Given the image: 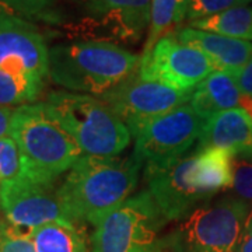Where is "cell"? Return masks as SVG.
<instances>
[{
    "mask_svg": "<svg viewBox=\"0 0 252 252\" xmlns=\"http://www.w3.org/2000/svg\"><path fill=\"white\" fill-rule=\"evenodd\" d=\"M143 175L164 220H182L219 192L231 189L233 154L221 149H196Z\"/></svg>",
    "mask_w": 252,
    "mask_h": 252,
    "instance_id": "6da1fadb",
    "label": "cell"
},
{
    "mask_svg": "<svg viewBox=\"0 0 252 252\" xmlns=\"http://www.w3.org/2000/svg\"><path fill=\"white\" fill-rule=\"evenodd\" d=\"M140 170L133 156H81L58 187L67 219L74 224H98L132 196Z\"/></svg>",
    "mask_w": 252,
    "mask_h": 252,
    "instance_id": "7a4b0ae2",
    "label": "cell"
},
{
    "mask_svg": "<svg viewBox=\"0 0 252 252\" xmlns=\"http://www.w3.org/2000/svg\"><path fill=\"white\" fill-rule=\"evenodd\" d=\"M140 56L105 41L49 48V79L66 91L99 97L139 70Z\"/></svg>",
    "mask_w": 252,
    "mask_h": 252,
    "instance_id": "3957f363",
    "label": "cell"
},
{
    "mask_svg": "<svg viewBox=\"0 0 252 252\" xmlns=\"http://www.w3.org/2000/svg\"><path fill=\"white\" fill-rule=\"evenodd\" d=\"M10 137L17 144L20 174L36 182L55 184L83 156L72 137L49 117L44 104L14 109Z\"/></svg>",
    "mask_w": 252,
    "mask_h": 252,
    "instance_id": "277c9868",
    "label": "cell"
},
{
    "mask_svg": "<svg viewBox=\"0 0 252 252\" xmlns=\"http://www.w3.org/2000/svg\"><path fill=\"white\" fill-rule=\"evenodd\" d=\"M44 105L49 117L79 146L83 156L115 157L130 143L127 126L99 97L54 91Z\"/></svg>",
    "mask_w": 252,
    "mask_h": 252,
    "instance_id": "5b68a950",
    "label": "cell"
},
{
    "mask_svg": "<svg viewBox=\"0 0 252 252\" xmlns=\"http://www.w3.org/2000/svg\"><path fill=\"white\" fill-rule=\"evenodd\" d=\"M251 207L234 195L198 207L165 238L171 252H235Z\"/></svg>",
    "mask_w": 252,
    "mask_h": 252,
    "instance_id": "8992f818",
    "label": "cell"
},
{
    "mask_svg": "<svg viewBox=\"0 0 252 252\" xmlns=\"http://www.w3.org/2000/svg\"><path fill=\"white\" fill-rule=\"evenodd\" d=\"M167 221L146 189L132 195L94 225L91 252H164L160 230Z\"/></svg>",
    "mask_w": 252,
    "mask_h": 252,
    "instance_id": "52a82bcc",
    "label": "cell"
},
{
    "mask_svg": "<svg viewBox=\"0 0 252 252\" xmlns=\"http://www.w3.org/2000/svg\"><path fill=\"white\" fill-rule=\"evenodd\" d=\"M203 119L190 104H184L144 124L135 135L133 157L143 172L165 167L188 154L198 143Z\"/></svg>",
    "mask_w": 252,
    "mask_h": 252,
    "instance_id": "ba28073f",
    "label": "cell"
},
{
    "mask_svg": "<svg viewBox=\"0 0 252 252\" xmlns=\"http://www.w3.org/2000/svg\"><path fill=\"white\" fill-rule=\"evenodd\" d=\"M79 14L76 30L89 41L135 44L149 28L152 0H66Z\"/></svg>",
    "mask_w": 252,
    "mask_h": 252,
    "instance_id": "9c48e42d",
    "label": "cell"
},
{
    "mask_svg": "<svg viewBox=\"0 0 252 252\" xmlns=\"http://www.w3.org/2000/svg\"><path fill=\"white\" fill-rule=\"evenodd\" d=\"M193 91H180L160 81L133 73L99 98L117 115L133 136L149 121L188 104Z\"/></svg>",
    "mask_w": 252,
    "mask_h": 252,
    "instance_id": "30bf717a",
    "label": "cell"
},
{
    "mask_svg": "<svg viewBox=\"0 0 252 252\" xmlns=\"http://www.w3.org/2000/svg\"><path fill=\"white\" fill-rule=\"evenodd\" d=\"M0 209L7 224L30 233L48 223H72L63 210L58 187L18 174L0 187Z\"/></svg>",
    "mask_w": 252,
    "mask_h": 252,
    "instance_id": "8fae6325",
    "label": "cell"
},
{
    "mask_svg": "<svg viewBox=\"0 0 252 252\" xmlns=\"http://www.w3.org/2000/svg\"><path fill=\"white\" fill-rule=\"evenodd\" d=\"M215 66L203 52L182 44L177 36H164L150 54L140 58L137 73L147 80L160 81L180 91H193Z\"/></svg>",
    "mask_w": 252,
    "mask_h": 252,
    "instance_id": "7c38bea8",
    "label": "cell"
},
{
    "mask_svg": "<svg viewBox=\"0 0 252 252\" xmlns=\"http://www.w3.org/2000/svg\"><path fill=\"white\" fill-rule=\"evenodd\" d=\"M0 69L49 77V48L45 38L28 20L0 9Z\"/></svg>",
    "mask_w": 252,
    "mask_h": 252,
    "instance_id": "4fadbf2b",
    "label": "cell"
},
{
    "mask_svg": "<svg viewBox=\"0 0 252 252\" xmlns=\"http://www.w3.org/2000/svg\"><path fill=\"white\" fill-rule=\"evenodd\" d=\"M196 149H221L233 156L252 153V117L243 108L210 117L203 122Z\"/></svg>",
    "mask_w": 252,
    "mask_h": 252,
    "instance_id": "5bb4252c",
    "label": "cell"
},
{
    "mask_svg": "<svg viewBox=\"0 0 252 252\" xmlns=\"http://www.w3.org/2000/svg\"><path fill=\"white\" fill-rule=\"evenodd\" d=\"M174 35L182 44L193 46L206 55L216 70L235 74L252 58V42L219 35L192 27L178 28Z\"/></svg>",
    "mask_w": 252,
    "mask_h": 252,
    "instance_id": "9a60e30c",
    "label": "cell"
},
{
    "mask_svg": "<svg viewBox=\"0 0 252 252\" xmlns=\"http://www.w3.org/2000/svg\"><path fill=\"white\" fill-rule=\"evenodd\" d=\"M244 99L234 74L215 70L193 90L189 104L205 122L221 111L243 108Z\"/></svg>",
    "mask_w": 252,
    "mask_h": 252,
    "instance_id": "2e32d148",
    "label": "cell"
},
{
    "mask_svg": "<svg viewBox=\"0 0 252 252\" xmlns=\"http://www.w3.org/2000/svg\"><path fill=\"white\" fill-rule=\"evenodd\" d=\"M36 252H91L86 237L74 223H48L31 230Z\"/></svg>",
    "mask_w": 252,
    "mask_h": 252,
    "instance_id": "e0dca14e",
    "label": "cell"
},
{
    "mask_svg": "<svg viewBox=\"0 0 252 252\" xmlns=\"http://www.w3.org/2000/svg\"><path fill=\"white\" fill-rule=\"evenodd\" d=\"M189 27L252 42V7L238 6L189 23Z\"/></svg>",
    "mask_w": 252,
    "mask_h": 252,
    "instance_id": "ac0fdd59",
    "label": "cell"
},
{
    "mask_svg": "<svg viewBox=\"0 0 252 252\" xmlns=\"http://www.w3.org/2000/svg\"><path fill=\"white\" fill-rule=\"evenodd\" d=\"M44 89V80L24 73L0 69V105L18 108L34 104Z\"/></svg>",
    "mask_w": 252,
    "mask_h": 252,
    "instance_id": "d6986e66",
    "label": "cell"
},
{
    "mask_svg": "<svg viewBox=\"0 0 252 252\" xmlns=\"http://www.w3.org/2000/svg\"><path fill=\"white\" fill-rule=\"evenodd\" d=\"M175 26H178L177 0H152L147 36L140 58L150 54L156 44L164 36L171 35L172 28Z\"/></svg>",
    "mask_w": 252,
    "mask_h": 252,
    "instance_id": "ffe728a7",
    "label": "cell"
},
{
    "mask_svg": "<svg viewBox=\"0 0 252 252\" xmlns=\"http://www.w3.org/2000/svg\"><path fill=\"white\" fill-rule=\"evenodd\" d=\"M234 196L252 203V153L233 156V185Z\"/></svg>",
    "mask_w": 252,
    "mask_h": 252,
    "instance_id": "44dd1931",
    "label": "cell"
},
{
    "mask_svg": "<svg viewBox=\"0 0 252 252\" xmlns=\"http://www.w3.org/2000/svg\"><path fill=\"white\" fill-rule=\"evenodd\" d=\"M245 0H190L187 11V23H193L196 20L210 17L238 6H247Z\"/></svg>",
    "mask_w": 252,
    "mask_h": 252,
    "instance_id": "7402d4cb",
    "label": "cell"
},
{
    "mask_svg": "<svg viewBox=\"0 0 252 252\" xmlns=\"http://www.w3.org/2000/svg\"><path fill=\"white\" fill-rule=\"evenodd\" d=\"M55 0H0V9H4L26 20L45 18Z\"/></svg>",
    "mask_w": 252,
    "mask_h": 252,
    "instance_id": "603a6c76",
    "label": "cell"
},
{
    "mask_svg": "<svg viewBox=\"0 0 252 252\" xmlns=\"http://www.w3.org/2000/svg\"><path fill=\"white\" fill-rule=\"evenodd\" d=\"M20 174V154L11 137L0 139V187Z\"/></svg>",
    "mask_w": 252,
    "mask_h": 252,
    "instance_id": "cb8c5ba5",
    "label": "cell"
},
{
    "mask_svg": "<svg viewBox=\"0 0 252 252\" xmlns=\"http://www.w3.org/2000/svg\"><path fill=\"white\" fill-rule=\"evenodd\" d=\"M0 252H36L28 233L7 224L4 238L0 244Z\"/></svg>",
    "mask_w": 252,
    "mask_h": 252,
    "instance_id": "d4e9b609",
    "label": "cell"
},
{
    "mask_svg": "<svg viewBox=\"0 0 252 252\" xmlns=\"http://www.w3.org/2000/svg\"><path fill=\"white\" fill-rule=\"evenodd\" d=\"M234 77L244 95L252 98V58L240 72L235 73Z\"/></svg>",
    "mask_w": 252,
    "mask_h": 252,
    "instance_id": "484cf974",
    "label": "cell"
},
{
    "mask_svg": "<svg viewBox=\"0 0 252 252\" xmlns=\"http://www.w3.org/2000/svg\"><path fill=\"white\" fill-rule=\"evenodd\" d=\"M235 252H252V209L245 220L243 234Z\"/></svg>",
    "mask_w": 252,
    "mask_h": 252,
    "instance_id": "4316f807",
    "label": "cell"
},
{
    "mask_svg": "<svg viewBox=\"0 0 252 252\" xmlns=\"http://www.w3.org/2000/svg\"><path fill=\"white\" fill-rule=\"evenodd\" d=\"M14 109L16 108L0 105V139L10 137L11 135V122H13Z\"/></svg>",
    "mask_w": 252,
    "mask_h": 252,
    "instance_id": "83f0119b",
    "label": "cell"
},
{
    "mask_svg": "<svg viewBox=\"0 0 252 252\" xmlns=\"http://www.w3.org/2000/svg\"><path fill=\"white\" fill-rule=\"evenodd\" d=\"M190 0H177V20H178V26H181L185 18H187V11Z\"/></svg>",
    "mask_w": 252,
    "mask_h": 252,
    "instance_id": "f1b7e54d",
    "label": "cell"
},
{
    "mask_svg": "<svg viewBox=\"0 0 252 252\" xmlns=\"http://www.w3.org/2000/svg\"><path fill=\"white\" fill-rule=\"evenodd\" d=\"M6 228H7V224H6V223H3V221L0 220V244H1L3 238H4V234H6Z\"/></svg>",
    "mask_w": 252,
    "mask_h": 252,
    "instance_id": "f546056e",
    "label": "cell"
},
{
    "mask_svg": "<svg viewBox=\"0 0 252 252\" xmlns=\"http://www.w3.org/2000/svg\"><path fill=\"white\" fill-rule=\"evenodd\" d=\"M245 1H247V3H250V1H252V0H245Z\"/></svg>",
    "mask_w": 252,
    "mask_h": 252,
    "instance_id": "4dcf8cb0",
    "label": "cell"
}]
</instances>
